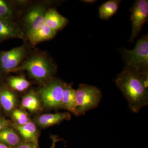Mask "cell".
<instances>
[{"label": "cell", "instance_id": "obj_6", "mask_svg": "<svg viewBox=\"0 0 148 148\" xmlns=\"http://www.w3.org/2000/svg\"><path fill=\"white\" fill-rule=\"evenodd\" d=\"M130 12L132 30L129 41L133 42L141 32L142 27L147 21L148 1L138 0L135 1L130 9Z\"/></svg>", "mask_w": 148, "mask_h": 148}, {"label": "cell", "instance_id": "obj_13", "mask_svg": "<svg viewBox=\"0 0 148 148\" xmlns=\"http://www.w3.org/2000/svg\"><path fill=\"white\" fill-rule=\"evenodd\" d=\"M14 127L26 142L38 144V133L34 123L29 121L23 125H15Z\"/></svg>", "mask_w": 148, "mask_h": 148}, {"label": "cell", "instance_id": "obj_2", "mask_svg": "<svg viewBox=\"0 0 148 148\" xmlns=\"http://www.w3.org/2000/svg\"><path fill=\"white\" fill-rule=\"evenodd\" d=\"M123 57L125 68L140 75L148 76V36L145 35L132 50L124 49Z\"/></svg>", "mask_w": 148, "mask_h": 148}, {"label": "cell", "instance_id": "obj_23", "mask_svg": "<svg viewBox=\"0 0 148 148\" xmlns=\"http://www.w3.org/2000/svg\"><path fill=\"white\" fill-rule=\"evenodd\" d=\"M14 148H38V144L30 142H22Z\"/></svg>", "mask_w": 148, "mask_h": 148}, {"label": "cell", "instance_id": "obj_3", "mask_svg": "<svg viewBox=\"0 0 148 148\" xmlns=\"http://www.w3.org/2000/svg\"><path fill=\"white\" fill-rule=\"evenodd\" d=\"M27 71L37 81L44 82L50 79L56 71L50 59L42 54H35L24 61L14 72Z\"/></svg>", "mask_w": 148, "mask_h": 148}, {"label": "cell", "instance_id": "obj_20", "mask_svg": "<svg viewBox=\"0 0 148 148\" xmlns=\"http://www.w3.org/2000/svg\"><path fill=\"white\" fill-rule=\"evenodd\" d=\"M14 13V9L11 4L4 0H0V18L12 21Z\"/></svg>", "mask_w": 148, "mask_h": 148}, {"label": "cell", "instance_id": "obj_24", "mask_svg": "<svg viewBox=\"0 0 148 148\" xmlns=\"http://www.w3.org/2000/svg\"><path fill=\"white\" fill-rule=\"evenodd\" d=\"M51 139L52 140V144L50 148H55L56 143H58L61 140L58 138V136L55 135L51 136Z\"/></svg>", "mask_w": 148, "mask_h": 148}, {"label": "cell", "instance_id": "obj_11", "mask_svg": "<svg viewBox=\"0 0 148 148\" xmlns=\"http://www.w3.org/2000/svg\"><path fill=\"white\" fill-rule=\"evenodd\" d=\"M45 25L57 32L67 24V18L58 13L53 8L47 9L45 16Z\"/></svg>", "mask_w": 148, "mask_h": 148}, {"label": "cell", "instance_id": "obj_8", "mask_svg": "<svg viewBox=\"0 0 148 148\" xmlns=\"http://www.w3.org/2000/svg\"><path fill=\"white\" fill-rule=\"evenodd\" d=\"M27 38L18 25L12 21L0 18V42L11 38Z\"/></svg>", "mask_w": 148, "mask_h": 148}, {"label": "cell", "instance_id": "obj_27", "mask_svg": "<svg viewBox=\"0 0 148 148\" xmlns=\"http://www.w3.org/2000/svg\"><path fill=\"white\" fill-rule=\"evenodd\" d=\"M0 148H9L5 144L0 143Z\"/></svg>", "mask_w": 148, "mask_h": 148}, {"label": "cell", "instance_id": "obj_1", "mask_svg": "<svg viewBox=\"0 0 148 148\" xmlns=\"http://www.w3.org/2000/svg\"><path fill=\"white\" fill-rule=\"evenodd\" d=\"M115 82L132 112L138 113L147 106L148 76L137 75L124 68Z\"/></svg>", "mask_w": 148, "mask_h": 148}, {"label": "cell", "instance_id": "obj_22", "mask_svg": "<svg viewBox=\"0 0 148 148\" xmlns=\"http://www.w3.org/2000/svg\"><path fill=\"white\" fill-rule=\"evenodd\" d=\"M19 47L14 48L8 51H2L0 53V64L5 63L11 58L18 51Z\"/></svg>", "mask_w": 148, "mask_h": 148}, {"label": "cell", "instance_id": "obj_12", "mask_svg": "<svg viewBox=\"0 0 148 148\" xmlns=\"http://www.w3.org/2000/svg\"><path fill=\"white\" fill-rule=\"evenodd\" d=\"M56 32L44 25L36 31L27 34V38L32 44L35 45L39 43L51 39L56 34Z\"/></svg>", "mask_w": 148, "mask_h": 148}, {"label": "cell", "instance_id": "obj_15", "mask_svg": "<svg viewBox=\"0 0 148 148\" xmlns=\"http://www.w3.org/2000/svg\"><path fill=\"white\" fill-rule=\"evenodd\" d=\"M121 1L120 0H111L104 3L99 8L100 18L103 20L110 18L116 13Z\"/></svg>", "mask_w": 148, "mask_h": 148}, {"label": "cell", "instance_id": "obj_18", "mask_svg": "<svg viewBox=\"0 0 148 148\" xmlns=\"http://www.w3.org/2000/svg\"><path fill=\"white\" fill-rule=\"evenodd\" d=\"M21 105L24 108L31 112L39 110L41 108L39 100L34 91H30L23 97Z\"/></svg>", "mask_w": 148, "mask_h": 148}, {"label": "cell", "instance_id": "obj_17", "mask_svg": "<svg viewBox=\"0 0 148 148\" xmlns=\"http://www.w3.org/2000/svg\"><path fill=\"white\" fill-rule=\"evenodd\" d=\"M16 96L13 92L8 89L0 91V103L5 111L12 110L16 106Z\"/></svg>", "mask_w": 148, "mask_h": 148}, {"label": "cell", "instance_id": "obj_9", "mask_svg": "<svg viewBox=\"0 0 148 148\" xmlns=\"http://www.w3.org/2000/svg\"><path fill=\"white\" fill-rule=\"evenodd\" d=\"M71 115L69 112H59L42 115L38 118L37 124L42 127H47L59 124L65 120L71 119Z\"/></svg>", "mask_w": 148, "mask_h": 148}, {"label": "cell", "instance_id": "obj_4", "mask_svg": "<svg viewBox=\"0 0 148 148\" xmlns=\"http://www.w3.org/2000/svg\"><path fill=\"white\" fill-rule=\"evenodd\" d=\"M75 97L77 116H79L98 107L101 102L102 94L98 88L81 84L75 90Z\"/></svg>", "mask_w": 148, "mask_h": 148}, {"label": "cell", "instance_id": "obj_7", "mask_svg": "<svg viewBox=\"0 0 148 148\" xmlns=\"http://www.w3.org/2000/svg\"><path fill=\"white\" fill-rule=\"evenodd\" d=\"M47 9L44 5H38L28 11L24 17L27 34L38 30L45 25V16Z\"/></svg>", "mask_w": 148, "mask_h": 148}, {"label": "cell", "instance_id": "obj_26", "mask_svg": "<svg viewBox=\"0 0 148 148\" xmlns=\"http://www.w3.org/2000/svg\"><path fill=\"white\" fill-rule=\"evenodd\" d=\"M83 1L85 3H95V2L96 1H94V0H83V1Z\"/></svg>", "mask_w": 148, "mask_h": 148}, {"label": "cell", "instance_id": "obj_10", "mask_svg": "<svg viewBox=\"0 0 148 148\" xmlns=\"http://www.w3.org/2000/svg\"><path fill=\"white\" fill-rule=\"evenodd\" d=\"M62 103L64 109L77 116V104L75 90L69 84L64 83Z\"/></svg>", "mask_w": 148, "mask_h": 148}, {"label": "cell", "instance_id": "obj_16", "mask_svg": "<svg viewBox=\"0 0 148 148\" xmlns=\"http://www.w3.org/2000/svg\"><path fill=\"white\" fill-rule=\"evenodd\" d=\"M0 141L14 148L22 143L18 135L10 128H4L0 131Z\"/></svg>", "mask_w": 148, "mask_h": 148}, {"label": "cell", "instance_id": "obj_5", "mask_svg": "<svg viewBox=\"0 0 148 148\" xmlns=\"http://www.w3.org/2000/svg\"><path fill=\"white\" fill-rule=\"evenodd\" d=\"M64 83L57 79L51 80L41 88L39 94L45 106L49 108H64L62 103Z\"/></svg>", "mask_w": 148, "mask_h": 148}, {"label": "cell", "instance_id": "obj_21", "mask_svg": "<svg viewBox=\"0 0 148 148\" xmlns=\"http://www.w3.org/2000/svg\"><path fill=\"white\" fill-rule=\"evenodd\" d=\"M12 115L18 125H23L29 121L27 114L21 110H14L12 112Z\"/></svg>", "mask_w": 148, "mask_h": 148}, {"label": "cell", "instance_id": "obj_19", "mask_svg": "<svg viewBox=\"0 0 148 148\" xmlns=\"http://www.w3.org/2000/svg\"><path fill=\"white\" fill-rule=\"evenodd\" d=\"M10 86L13 90L21 92L27 89L30 84L24 76L11 77L9 79Z\"/></svg>", "mask_w": 148, "mask_h": 148}, {"label": "cell", "instance_id": "obj_25", "mask_svg": "<svg viewBox=\"0 0 148 148\" xmlns=\"http://www.w3.org/2000/svg\"><path fill=\"white\" fill-rule=\"evenodd\" d=\"M7 124V122L3 119L0 117V131L5 128Z\"/></svg>", "mask_w": 148, "mask_h": 148}, {"label": "cell", "instance_id": "obj_14", "mask_svg": "<svg viewBox=\"0 0 148 148\" xmlns=\"http://www.w3.org/2000/svg\"><path fill=\"white\" fill-rule=\"evenodd\" d=\"M26 47L24 46L19 47L18 51L8 61L1 64L2 69L6 72H12L20 66L21 61L26 55Z\"/></svg>", "mask_w": 148, "mask_h": 148}]
</instances>
